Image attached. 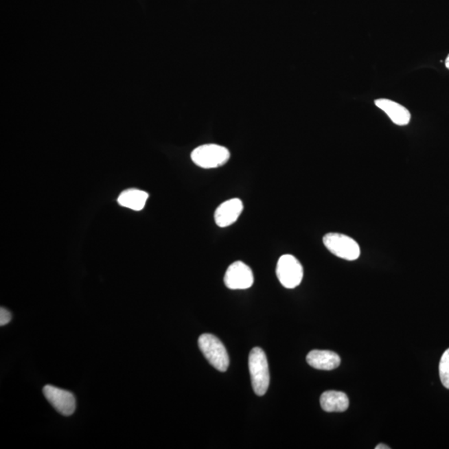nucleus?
<instances>
[{"label": "nucleus", "mask_w": 449, "mask_h": 449, "mask_svg": "<svg viewBox=\"0 0 449 449\" xmlns=\"http://www.w3.org/2000/svg\"><path fill=\"white\" fill-rule=\"evenodd\" d=\"M252 388L255 395H265L270 384V371L265 352L261 348L252 349L249 356Z\"/></svg>", "instance_id": "nucleus-1"}, {"label": "nucleus", "mask_w": 449, "mask_h": 449, "mask_svg": "<svg viewBox=\"0 0 449 449\" xmlns=\"http://www.w3.org/2000/svg\"><path fill=\"white\" fill-rule=\"evenodd\" d=\"M198 345L200 352L209 363L220 372L227 371L230 358L222 341L214 334H204L199 337Z\"/></svg>", "instance_id": "nucleus-2"}, {"label": "nucleus", "mask_w": 449, "mask_h": 449, "mask_svg": "<svg viewBox=\"0 0 449 449\" xmlns=\"http://www.w3.org/2000/svg\"><path fill=\"white\" fill-rule=\"evenodd\" d=\"M192 160L196 166L205 169L223 166L230 159V152L222 146L206 144L193 150Z\"/></svg>", "instance_id": "nucleus-3"}, {"label": "nucleus", "mask_w": 449, "mask_h": 449, "mask_svg": "<svg viewBox=\"0 0 449 449\" xmlns=\"http://www.w3.org/2000/svg\"><path fill=\"white\" fill-rule=\"evenodd\" d=\"M324 245L332 254L346 261H356L360 257V247L349 236L341 233H328L323 238Z\"/></svg>", "instance_id": "nucleus-4"}, {"label": "nucleus", "mask_w": 449, "mask_h": 449, "mask_svg": "<svg viewBox=\"0 0 449 449\" xmlns=\"http://www.w3.org/2000/svg\"><path fill=\"white\" fill-rule=\"evenodd\" d=\"M277 278L284 287L294 289L301 283L304 270L292 255H284L279 259L277 266Z\"/></svg>", "instance_id": "nucleus-5"}, {"label": "nucleus", "mask_w": 449, "mask_h": 449, "mask_svg": "<svg viewBox=\"0 0 449 449\" xmlns=\"http://www.w3.org/2000/svg\"><path fill=\"white\" fill-rule=\"evenodd\" d=\"M224 285L231 290L249 289L253 285L254 275L249 266L242 262H235L228 267L224 277Z\"/></svg>", "instance_id": "nucleus-6"}, {"label": "nucleus", "mask_w": 449, "mask_h": 449, "mask_svg": "<svg viewBox=\"0 0 449 449\" xmlns=\"http://www.w3.org/2000/svg\"><path fill=\"white\" fill-rule=\"evenodd\" d=\"M43 391L47 400L59 413L65 416L73 415L76 409V400L73 393L49 384L46 385Z\"/></svg>", "instance_id": "nucleus-7"}, {"label": "nucleus", "mask_w": 449, "mask_h": 449, "mask_svg": "<svg viewBox=\"0 0 449 449\" xmlns=\"http://www.w3.org/2000/svg\"><path fill=\"white\" fill-rule=\"evenodd\" d=\"M243 208V203L238 198L228 200L220 204L214 214L216 224L222 228L231 226L241 216Z\"/></svg>", "instance_id": "nucleus-8"}, {"label": "nucleus", "mask_w": 449, "mask_h": 449, "mask_svg": "<svg viewBox=\"0 0 449 449\" xmlns=\"http://www.w3.org/2000/svg\"><path fill=\"white\" fill-rule=\"evenodd\" d=\"M311 367L321 370H332L341 365V358L330 350H312L306 357Z\"/></svg>", "instance_id": "nucleus-9"}, {"label": "nucleus", "mask_w": 449, "mask_h": 449, "mask_svg": "<svg viewBox=\"0 0 449 449\" xmlns=\"http://www.w3.org/2000/svg\"><path fill=\"white\" fill-rule=\"evenodd\" d=\"M374 104L378 108L383 110L391 118L393 123L396 125L405 126L408 124L409 121H411V113L404 106L398 104V102L382 98V100L374 101Z\"/></svg>", "instance_id": "nucleus-10"}, {"label": "nucleus", "mask_w": 449, "mask_h": 449, "mask_svg": "<svg viewBox=\"0 0 449 449\" xmlns=\"http://www.w3.org/2000/svg\"><path fill=\"white\" fill-rule=\"evenodd\" d=\"M348 396L338 391H326L321 397V408L325 412H345L349 408Z\"/></svg>", "instance_id": "nucleus-11"}, {"label": "nucleus", "mask_w": 449, "mask_h": 449, "mask_svg": "<svg viewBox=\"0 0 449 449\" xmlns=\"http://www.w3.org/2000/svg\"><path fill=\"white\" fill-rule=\"evenodd\" d=\"M149 195L139 189H129L121 193L117 199L120 206L132 209L133 211H141L145 207Z\"/></svg>", "instance_id": "nucleus-12"}, {"label": "nucleus", "mask_w": 449, "mask_h": 449, "mask_svg": "<svg viewBox=\"0 0 449 449\" xmlns=\"http://www.w3.org/2000/svg\"><path fill=\"white\" fill-rule=\"evenodd\" d=\"M439 376L444 387L449 389V349L444 353L441 358Z\"/></svg>", "instance_id": "nucleus-13"}, {"label": "nucleus", "mask_w": 449, "mask_h": 449, "mask_svg": "<svg viewBox=\"0 0 449 449\" xmlns=\"http://www.w3.org/2000/svg\"><path fill=\"white\" fill-rule=\"evenodd\" d=\"M11 319L12 314L10 311L1 307V309H0V325L3 326L9 324Z\"/></svg>", "instance_id": "nucleus-14"}, {"label": "nucleus", "mask_w": 449, "mask_h": 449, "mask_svg": "<svg viewBox=\"0 0 449 449\" xmlns=\"http://www.w3.org/2000/svg\"><path fill=\"white\" fill-rule=\"evenodd\" d=\"M391 448L386 446L384 444H379L378 445L377 447H376V449H389Z\"/></svg>", "instance_id": "nucleus-15"}, {"label": "nucleus", "mask_w": 449, "mask_h": 449, "mask_svg": "<svg viewBox=\"0 0 449 449\" xmlns=\"http://www.w3.org/2000/svg\"><path fill=\"white\" fill-rule=\"evenodd\" d=\"M445 65H446L447 69H449V55L446 58V61H445Z\"/></svg>", "instance_id": "nucleus-16"}]
</instances>
